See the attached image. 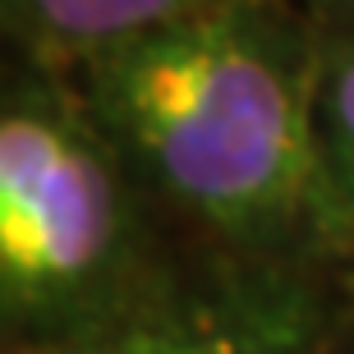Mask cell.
<instances>
[{
	"label": "cell",
	"instance_id": "cell-5",
	"mask_svg": "<svg viewBox=\"0 0 354 354\" xmlns=\"http://www.w3.org/2000/svg\"><path fill=\"white\" fill-rule=\"evenodd\" d=\"M317 147L327 184L354 249V28L317 37Z\"/></svg>",
	"mask_w": 354,
	"mask_h": 354
},
{
	"label": "cell",
	"instance_id": "cell-6",
	"mask_svg": "<svg viewBox=\"0 0 354 354\" xmlns=\"http://www.w3.org/2000/svg\"><path fill=\"white\" fill-rule=\"evenodd\" d=\"M336 354H354V327L350 331L341 327V345H336Z\"/></svg>",
	"mask_w": 354,
	"mask_h": 354
},
{
	"label": "cell",
	"instance_id": "cell-2",
	"mask_svg": "<svg viewBox=\"0 0 354 354\" xmlns=\"http://www.w3.org/2000/svg\"><path fill=\"white\" fill-rule=\"evenodd\" d=\"M180 249L74 79L0 46V354H83Z\"/></svg>",
	"mask_w": 354,
	"mask_h": 354
},
{
	"label": "cell",
	"instance_id": "cell-3",
	"mask_svg": "<svg viewBox=\"0 0 354 354\" xmlns=\"http://www.w3.org/2000/svg\"><path fill=\"white\" fill-rule=\"evenodd\" d=\"M327 267L180 249L171 272L83 354H336Z\"/></svg>",
	"mask_w": 354,
	"mask_h": 354
},
{
	"label": "cell",
	"instance_id": "cell-4",
	"mask_svg": "<svg viewBox=\"0 0 354 354\" xmlns=\"http://www.w3.org/2000/svg\"><path fill=\"white\" fill-rule=\"evenodd\" d=\"M230 5L244 0H0V46L65 69Z\"/></svg>",
	"mask_w": 354,
	"mask_h": 354
},
{
	"label": "cell",
	"instance_id": "cell-1",
	"mask_svg": "<svg viewBox=\"0 0 354 354\" xmlns=\"http://www.w3.org/2000/svg\"><path fill=\"white\" fill-rule=\"evenodd\" d=\"M65 74L184 249L281 267L350 249L317 147V37L281 0L212 10Z\"/></svg>",
	"mask_w": 354,
	"mask_h": 354
}]
</instances>
